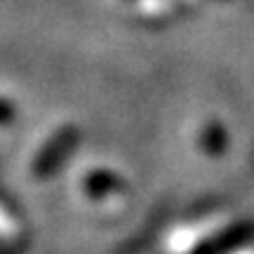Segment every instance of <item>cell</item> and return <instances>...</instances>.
<instances>
[{"instance_id": "1", "label": "cell", "mask_w": 254, "mask_h": 254, "mask_svg": "<svg viewBox=\"0 0 254 254\" xmlns=\"http://www.w3.org/2000/svg\"><path fill=\"white\" fill-rule=\"evenodd\" d=\"M238 254H254V252H238Z\"/></svg>"}]
</instances>
